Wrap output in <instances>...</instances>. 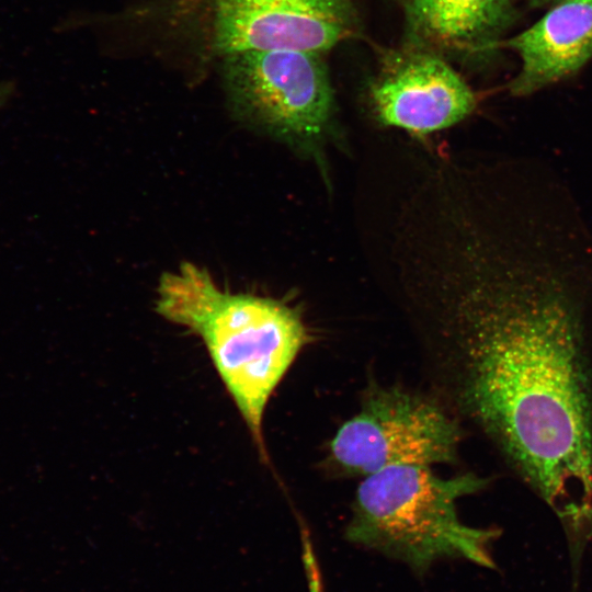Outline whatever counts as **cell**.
Returning <instances> with one entry per match:
<instances>
[{"label": "cell", "instance_id": "obj_6", "mask_svg": "<svg viewBox=\"0 0 592 592\" xmlns=\"http://www.w3.org/2000/svg\"><path fill=\"white\" fill-rule=\"evenodd\" d=\"M212 42L247 50L327 53L355 30L353 0H212Z\"/></svg>", "mask_w": 592, "mask_h": 592}, {"label": "cell", "instance_id": "obj_2", "mask_svg": "<svg viewBox=\"0 0 592 592\" xmlns=\"http://www.w3.org/2000/svg\"><path fill=\"white\" fill-rule=\"evenodd\" d=\"M156 312L203 341L262 458L263 415L281 380L309 342L303 316L284 300L236 293L192 262L162 273Z\"/></svg>", "mask_w": 592, "mask_h": 592}, {"label": "cell", "instance_id": "obj_1", "mask_svg": "<svg viewBox=\"0 0 592 592\" xmlns=\"http://www.w3.org/2000/svg\"><path fill=\"white\" fill-rule=\"evenodd\" d=\"M413 318L430 392L570 523L592 517V378L567 278L469 232Z\"/></svg>", "mask_w": 592, "mask_h": 592}, {"label": "cell", "instance_id": "obj_8", "mask_svg": "<svg viewBox=\"0 0 592 592\" xmlns=\"http://www.w3.org/2000/svg\"><path fill=\"white\" fill-rule=\"evenodd\" d=\"M503 44L521 62L509 86L513 95L525 96L556 83L592 58V0H559Z\"/></svg>", "mask_w": 592, "mask_h": 592}, {"label": "cell", "instance_id": "obj_5", "mask_svg": "<svg viewBox=\"0 0 592 592\" xmlns=\"http://www.w3.org/2000/svg\"><path fill=\"white\" fill-rule=\"evenodd\" d=\"M462 437L460 422L431 392L372 383L330 441L326 466L364 478L397 465L453 464Z\"/></svg>", "mask_w": 592, "mask_h": 592}, {"label": "cell", "instance_id": "obj_10", "mask_svg": "<svg viewBox=\"0 0 592 592\" xmlns=\"http://www.w3.org/2000/svg\"><path fill=\"white\" fill-rule=\"evenodd\" d=\"M549 1H551V2H554V3H555V2H557V1H559V0H549Z\"/></svg>", "mask_w": 592, "mask_h": 592}, {"label": "cell", "instance_id": "obj_9", "mask_svg": "<svg viewBox=\"0 0 592 592\" xmlns=\"http://www.w3.org/2000/svg\"><path fill=\"white\" fill-rule=\"evenodd\" d=\"M511 0H408L410 30L421 43L441 48L477 45L504 21Z\"/></svg>", "mask_w": 592, "mask_h": 592}, {"label": "cell", "instance_id": "obj_3", "mask_svg": "<svg viewBox=\"0 0 592 592\" xmlns=\"http://www.w3.org/2000/svg\"><path fill=\"white\" fill-rule=\"evenodd\" d=\"M473 473L442 478L430 466L397 465L364 477L351 505L344 537L406 563L423 577L443 558H460L489 569L494 528L464 524L458 499L485 488Z\"/></svg>", "mask_w": 592, "mask_h": 592}, {"label": "cell", "instance_id": "obj_7", "mask_svg": "<svg viewBox=\"0 0 592 592\" xmlns=\"http://www.w3.org/2000/svg\"><path fill=\"white\" fill-rule=\"evenodd\" d=\"M368 101L378 123L415 135L451 127L476 106L462 76L423 48L390 54L368 87Z\"/></svg>", "mask_w": 592, "mask_h": 592}, {"label": "cell", "instance_id": "obj_4", "mask_svg": "<svg viewBox=\"0 0 592 592\" xmlns=\"http://www.w3.org/2000/svg\"><path fill=\"white\" fill-rule=\"evenodd\" d=\"M322 53L247 50L221 56V82L242 123L323 167L337 133L335 98Z\"/></svg>", "mask_w": 592, "mask_h": 592}]
</instances>
